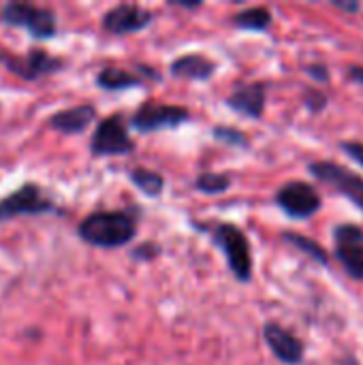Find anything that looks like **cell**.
Instances as JSON below:
<instances>
[{"mask_svg":"<svg viewBox=\"0 0 363 365\" xmlns=\"http://www.w3.org/2000/svg\"><path fill=\"white\" fill-rule=\"evenodd\" d=\"M135 233V220L126 212H94L77 227V235L96 248H120L128 244Z\"/></svg>","mask_w":363,"mask_h":365,"instance_id":"cell-1","label":"cell"},{"mask_svg":"<svg viewBox=\"0 0 363 365\" xmlns=\"http://www.w3.org/2000/svg\"><path fill=\"white\" fill-rule=\"evenodd\" d=\"M0 21L28 30L32 38H51L58 32L56 13L47 6H36L30 2H6L0 11Z\"/></svg>","mask_w":363,"mask_h":365,"instance_id":"cell-2","label":"cell"},{"mask_svg":"<svg viewBox=\"0 0 363 365\" xmlns=\"http://www.w3.org/2000/svg\"><path fill=\"white\" fill-rule=\"evenodd\" d=\"M51 212H58V207L36 182H24L17 190L0 199V225L19 216H39Z\"/></svg>","mask_w":363,"mask_h":365,"instance_id":"cell-3","label":"cell"},{"mask_svg":"<svg viewBox=\"0 0 363 365\" xmlns=\"http://www.w3.org/2000/svg\"><path fill=\"white\" fill-rule=\"evenodd\" d=\"M0 62L6 66L9 73L17 75L24 81H36L43 75H51V73L60 71L64 64L60 58H56V56L47 53L45 49H39V47L28 49V53H24V56L9 53V51L0 49Z\"/></svg>","mask_w":363,"mask_h":365,"instance_id":"cell-4","label":"cell"},{"mask_svg":"<svg viewBox=\"0 0 363 365\" xmlns=\"http://www.w3.org/2000/svg\"><path fill=\"white\" fill-rule=\"evenodd\" d=\"M133 150H135V143L128 137L124 118L120 113L103 120L96 126L92 141H90V152L94 156H122Z\"/></svg>","mask_w":363,"mask_h":365,"instance_id":"cell-5","label":"cell"},{"mask_svg":"<svg viewBox=\"0 0 363 365\" xmlns=\"http://www.w3.org/2000/svg\"><path fill=\"white\" fill-rule=\"evenodd\" d=\"M216 244L225 250L229 267L240 280H248L252 274V257L246 235L233 225H218L214 229Z\"/></svg>","mask_w":363,"mask_h":365,"instance_id":"cell-6","label":"cell"},{"mask_svg":"<svg viewBox=\"0 0 363 365\" xmlns=\"http://www.w3.org/2000/svg\"><path fill=\"white\" fill-rule=\"evenodd\" d=\"M188 120V111L184 107L175 105H163L148 101L143 103L135 115H133V126L141 133H152V130H163V128H173L180 126Z\"/></svg>","mask_w":363,"mask_h":365,"instance_id":"cell-7","label":"cell"},{"mask_svg":"<svg viewBox=\"0 0 363 365\" xmlns=\"http://www.w3.org/2000/svg\"><path fill=\"white\" fill-rule=\"evenodd\" d=\"M312 175H317L319 180H323L325 184L334 186L338 192H342L344 197H349L359 210H363V178L353 173L351 169L336 165V163H312L310 165Z\"/></svg>","mask_w":363,"mask_h":365,"instance_id":"cell-8","label":"cell"},{"mask_svg":"<svg viewBox=\"0 0 363 365\" xmlns=\"http://www.w3.org/2000/svg\"><path fill=\"white\" fill-rule=\"evenodd\" d=\"M276 203L293 218H310L321 207L319 192L306 182H293L278 190Z\"/></svg>","mask_w":363,"mask_h":365,"instance_id":"cell-9","label":"cell"},{"mask_svg":"<svg viewBox=\"0 0 363 365\" xmlns=\"http://www.w3.org/2000/svg\"><path fill=\"white\" fill-rule=\"evenodd\" d=\"M336 255L353 278L363 280V229L342 225L336 229Z\"/></svg>","mask_w":363,"mask_h":365,"instance_id":"cell-10","label":"cell"},{"mask_svg":"<svg viewBox=\"0 0 363 365\" xmlns=\"http://www.w3.org/2000/svg\"><path fill=\"white\" fill-rule=\"evenodd\" d=\"M152 13L139 4H118L103 15V28L111 34H128L150 26Z\"/></svg>","mask_w":363,"mask_h":365,"instance_id":"cell-11","label":"cell"},{"mask_svg":"<svg viewBox=\"0 0 363 365\" xmlns=\"http://www.w3.org/2000/svg\"><path fill=\"white\" fill-rule=\"evenodd\" d=\"M263 336H265V342L272 349V353L282 364H302V359H304V346H302V342L291 331H287L278 323H267L265 329H263Z\"/></svg>","mask_w":363,"mask_h":365,"instance_id":"cell-12","label":"cell"},{"mask_svg":"<svg viewBox=\"0 0 363 365\" xmlns=\"http://www.w3.org/2000/svg\"><path fill=\"white\" fill-rule=\"evenodd\" d=\"M94 118H96L94 105L83 103V105H75V107L56 111L53 115H49L47 124H49V128H53L62 135H79L94 122Z\"/></svg>","mask_w":363,"mask_h":365,"instance_id":"cell-13","label":"cell"},{"mask_svg":"<svg viewBox=\"0 0 363 365\" xmlns=\"http://www.w3.org/2000/svg\"><path fill=\"white\" fill-rule=\"evenodd\" d=\"M263 105H265V86L261 83L237 86L233 94L229 96V107L250 118H259L263 113Z\"/></svg>","mask_w":363,"mask_h":365,"instance_id":"cell-14","label":"cell"},{"mask_svg":"<svg viewBox=\"0 0 363 365\" xmlns=\"http://www.w3.org/2000/svg\"><path fill=\"white\" fill-rule=\"evenodd\" d=\"M214 71H216V64L199 53L182 56L171 64V73L182 79H208L214 75Z\"/></svg>","mask_w":363,"mask_h":365,"instance_id":"cell-15","label":"cell"},{"mask_svg":"<svg viewBox=\"0 0 363 365\" xmlns=\"http://www.w3.org/2000/svg\"><path fill=\"white\" fill-rule=\"evenodd\" d=\"M96 83L103 90H126V88H135L141 83V79L124 68H116V66H107L96 75Z\"/></svg>","mask_w":363,"mask_h":365,"instance_id":"cell-16","label":"cell"},{"mask_svg":"<svg viewBox=\"0 0 363 365\" xmlns=\"http://www.w3.org/2000/svg\"><path fill=\"white\" fill-rule=\"evenodd\" d=\"M235 24L248 30H265L272 24V13L265 6H252L235 15Z\"/></svg>","mask_w":363,"mask_h":365,"instance_id":"cell-17","label":"cell"},{"mask_svg":"<svg viewBox=\"0 0 363 365\" xmlns=\"http://www.w3.org/2000/svg\"><path fill=\"white\" fill-rule=\"evenodd\" d=\"M131 180H133V184L141 190V192H145V195H150V197H156V195H160L163 192V178L156 173V171H148V169H133L131 171Z\"/></svg>","mask_w":363,"mask_h":365,"instance_id":"cell-18","label":"cell"},{"mask_svg":"<svg viewBox=\"0 0 363 365\" xmlns=\"http://www.w3.org/2000/svg\"><path fill=\"white\" fill-rule=\"evenodd\" d=\"M229 182H231V180H229L227 175L208 171V173H203V175L197 180V188L203 190V192H223V190H227Z\"/></svg>","mask_w":363,"mask_h":365,"instance_id":"cell-19","label":"cell"},{"mask_svg":"<svg viewBox=\"0 0 363 365\" xmlns=\"http://www.w3.org/2000/svg\"><path fill=\"white\" fill-rule=\"evenodd\" d=\"M287 240H289L291 244H295L297 248H302L304 252H308L312 259H317V261H321V263H327V261H329L327 255H325V250H323L317 242H310V240H306V237H302V235H291V233H287Z\"/></svg>","mask_w":363,"mask_h":365,"instance_id":"cell-20","label":"cell"},{"mask_svg":"<svg viewBox=\"0 0 363 365\" xmlns=\"http://www.w3.org/2000/svg\"><path fill=\"white\" fill-rule=\"evenodd\" d=\"M216 135H218V139H227V141H231V143L246 145L244 135H242V133H237V130H231V128H216Z\"/></svg>","mask_w":363,"mask_h":365,"instance_id":"cell-21","label":"cell"},{"mask_svg":"<svg viewBox=\"0 0 363 365\" xmlns=\"http://www.w3.org/2000/svg\"><path fill=\"white\" fill-rule=\"evenodd\" d=\"M342 150H344L353 160H357V163L363 167V143H357V141H347V143H342Z\"/></svg>","mask_w":363,"mask_h":365,"instance_id":"cell-22","label":"cell"},{"mask_svg":"<svg viewBox=\"0 0 363 365\" xmlns=\"http://www.w3.org/2000/svg\"><path fill=\"white\" fill-rule=\"evenodd\" d=\"M351 77H353L355 81H359L363 86V66H353V68H351Z\"/></svg>","mask_w":363,"mask_h":365,"instance_id":"cell-23","label":"cell"},{"mask_svg":"<svg viewBox=\"0 0 363 365\" xmlns=\"http://www.w3.org/2000/svg\"><path fill=\"white\" fill-rule=\"evenodd\" d=\"M336 6H340V9H349V11H355L357 9V4H344V2H334Z\"/></svg>","mask_w":363,"mask_h":365,"instance_id":"cell-24","label":"cell"}]
</instances>
